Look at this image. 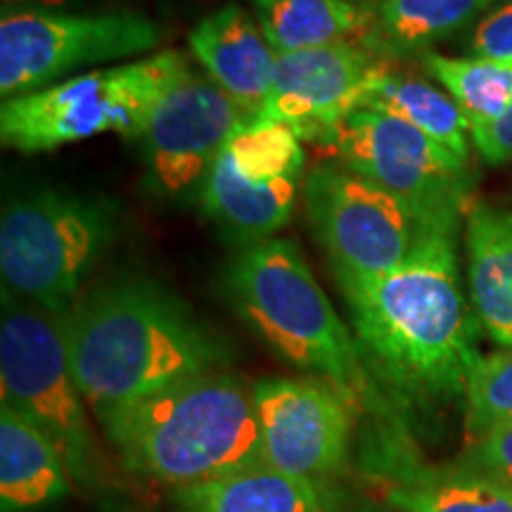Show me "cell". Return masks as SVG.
Wrapping results in <instances>:
<instances>
[{
  "label": "cell",
  "instance_id": "3",
  "mask_svg": "<svg viewBox=\"0 0 512 512\" xmlns=\"http://www.w3.org/2000/svg\"><path fill=\"white\" fill-rule=\"evenodd\" d=\"M100 425L128 472L174 489L264 460L254 387L221 370L119 408Z\"/></svg>",
  "mask_w": 512,
  "mask_h": 512
},
{
  "label": "cell",
  "instance_id": "31",
  "mask_svg": "<svg viewBox=\"0 0 512 512\" xmlns=\"http://www.w3.org/2000/svg\"><path fill=\"white\" fill-rule=\"evenodd\" d=\"M361 512H373V510H361Z\"/></svg>",
  "mask_w": 512,
  "mask_h": 512
},
{
  "label": "cell",
  "instance_id": "29",
  "mask_svg": "<svg viewBox=\"0 0 512 512\" xmlns=\"http://www.w3.org/2000/svg\"><path fill=\"white\" fill-rule=\"evenodd\" d=\"M57 3H69V0H3V5H43V8H53Z\"/></svg>",
  "mask_w": 512,
  "mask_h": 512
},
{
  "label": "cell",
  "instance_id": "10",
  "mask_svg": "<svg viewBox=\"0 0 512 512\" xmlns=\"http://www.w3.org/2000/svg\"><path fill=\"white\" fill-rule=\"evenodd\" d=\"M342 166L406 202L434 226H456L472 190L467 164L430 136L380 110H354L328 138Z\"/></svg>",
  "mask_w": 512,
  "mask_h": 512
},
{
  "label": "cell",
  "instance_id": "20",
  "mask_svg": "<svg viewBox=\"0 0 512 512\" xmlns=\"http://www.w3.org/2000/svg\"><path fill=\"white\" fill-rule=\"evenodd\" d=\"M256 22L275 55L361 38L373 8L351 0H252Z\"/></svg>",
  "mask_w": 512,
  "mask_h": 512
},
{
  "label": "cell",
  "instance_id": "7",
  "mask_svg": "<svg viewBox=\"0 0 512 512\" xmlns=\"http://www.w3.org/2000/svg\"><path fill=\"white\" fill-rule=\"evenodd\" d=\"M3 403L34 422L62 453L72 482L100 494L107 486L86 399L69 366L62 318L3 290L0 318Z\"/></svg>",
  "mask_w": 512,
  "mask_h": 512
},
{
  "label": "cell",
  "instance_id": "17",
  "mask_svg": "<svg viewBox=\"0 0 512 512\" xmlns=\"http://www.w3.org/2000/svg\"><path fill=\"white\" fill-rule=\"evenodd\" d=\"M467 285L486 335L512 349V207H475L467 214Z\"/></svg>",
  "mask_w": 512,
  "mask_h": 512
},
{
  "label": "cell",
  "instance_id": "18",
  "mask_svg": "<svg viewBox=\"0 0 512 512\" xmlns=\"http://www.w3.org/2000/svg\"><path fill=\"white\" fill-rule=\"evenodd\" d=\"M72 475L62 453L34 422L0 406V510L31 512L69 496Z\"/></svg>",
  "mask_w": 512,
  "mask_h": 512
},
{
  "label": "cell",
  "instance_id": "13",
  "mask_svg": "<svg viewBox=\"0 0 512 512\" xmlns=\"http://www.w3.org/2000/svg\"><path fill=\"white\" fill-rule=\"evenodd\" d=\"M387 69L361 41L275 55L271 91L259 117L283 121L309 143L325 145L363 98L373 81Z\"/></svg>",
  "mask_w": 512,
  "mask_h": 512
},
{
  "label": "cell",
  "instance_id": "8",
  "mask_svg": "<svg viewBox=\"0 0 512 512\" xmlns=\"http://www.w3.org/2000/svg\"><path fill=\"white\" fill-rule=\"evenodd\" d=\"M162 24L131 10L62 12L43 5H3L0 95H27L95 64L155 50ZM76 76V74H74Z\"/></svg>",
  "mask_w": 512,
  "mask_h": 512
},
{
  "label": "cell",
  "instance_id": "11",
  "mask_svg": "<svg viewBox=\"0 0 512 512\" xmlns=\"http://www.w3.org/2000/svg\"><path fill=\"white\" fill-rule=\"evenodd\" d=\"M249 117L209 76L188 67L166 86L140 136L147 183L166 197L202 188L221 150Z\"/></svg>",
  "mask_w": 512,
  "mask_h": 512
},
{
  "label": "cell",
  "instance_id": "12",
  "mask_svg": "<svg viewBox=\"0 0 512 512\" xmlns=\"http://www.w3.org/2000/svg\"><path fill=\"white\" fill-rule=\"evenodd\" d=\"M264 463L325 484L349 460L354 403L320 377L254 384Z\"/></svg>",
  "mask_w": 512,
  "mask_h": 512
},
{
  "label": "cell",
  "instance_id": "1",
  "mask_svg": "<svg viewBox=\"0 0 512 512\" xmlns=\"http://www.w3.org/2000/svg\"><path fill=\"white\" fill-rule=\"evenodd\" d=\"M337 283L368 373L403 401L465 396L482 323L460 283L456 226L432 228L394 271Z\"/></svg>",
  "mask_w": 512,
  "mask_h": 512
},
{
  "label": "cell",
  "instance_id": "19",
  "mask_svg": "<svg viewBox=\"0 0 512 512\" xmlns=\"http://www.w3.org/2000/svg\"><path fill=\"white\" fill-rule=\"evenodd\" d=\"M496 0H380L358 41L382 60L430 53L434 43L456 34Z\"/></svg>",
  "mask_w": 512,
  "mask_h": 512
},
{
  "label": "cell",
  "instance_id": "28",
  "mask_svg": "<svg viewBox=\"0 0 512 512\" xmlns=\"http://www.w3.org/2000/svg\"><path fill=\"white\" fill-rule=\"evenodd\" d=\"M470 140L484 162L501 166L512 162V105L501 117L470 128Z\"/></svg>",
  "mask_w": 512,
  "mask_h": 512
},
{
  "label": "cell",
  "instance_id": "2",
  "mask_svg": "<svg viewBox=\"0 0 512 512\" xmlns=\"http://www.w3.org/2000/svg\"><path fill=\"white\" fill-rule=\"evenodd\" d=\"M62 335L76 387L98 422L228 363L221 339L147 278L95 287L62 316Z\"/></svg>",
  "mask_w": 512,
  "mask_h": 512
},
{
  "label": "cell",
  "instance_id": "21",
  "mask_svg": "<svg viewBox=\"0 0 512 512\" xmlns=\"http://www.w3.org/2000/svg\"><path fill=\"white\" fill-rule=\"evenodd\" d=\"M363 107L396 114L456 155L460 162H470V121L458 102L432 83L384 69L368 88Z\"/></svg>",
  "mask_w": 512,
  "mask_h": 512
},
{
  "label": "cell",
  "instance_id": "27",
  "mask_svg": "<svg viewBox=\"0 0 512 512\" xmlns=\"http://www.w3.org/2000/svg\"><path fill=\"white\" fill-rule=\"evenodd\" d=\"M472 57L512 60V0H505L479 19L470 38Z\"/></svg>",
  "mask_w": 512,
  "mask_h": 512
},
{
  "label": "cell",
  "instance_id": "5",
  "mask_svg": "<svg viewBox=\"0 0 512 512\" xmlns=\"http://www.w3.org/2000/svg\"><path fill=\"white\" fill-rule=\"evenodd\" d=\"M188 67L183 53L164 50L3 100L0 140L8 150L38 155L102 133L140 138L155 102Z\"/></svg>",
  "mask_w": 512,
  "mask_h": 512
},
{
  "label": "cell",
  "instance_id": "30",
  "mask_svg": "<svg viewBox=\"0 0 512 512\" xmlns=\"http://www.w3.org/2000/svg\"><path fill=\"white\" fill-rule=\"evenodd\" d=\"M351 3H363V0H351Z\"/></svg>",
  "mask_w": 512,
  "mask_h": 512
},
{
  "label": "cell",
  "instance_id": "16",
  "mask_svg": "<svg viewBox=\"0 0 512 512\" xmlns=\"http://www.w3.org/2000/svg\"><path fill=\"white\" fill-rule=\"evenodd\" d=\"M302 190V178L278 183L245 181L221 150L204 178L200 202L207 219L214 221L230 240L249 247L271 240L287 226Z\"/></svg>",
  "mask_w": 512,
  "mask_h": 512
},
{
  "label": "cell",
  "instance_id": "15",
  "mask_svg": "<svg viewBox=\"0 0 512 512\" xmlns=\"http://www.w3.org/2000/svg\"><path fill=\"white\" fill-rule=\"evenodd\" d=\"M178 512H330L325 484L252 463L174 491Z\"/></svg>",
  "mask_w": 512,
  "mask_h": 512
},
{
  "label": "cell",
  "instance_id": "26",
  "mask_svg": "<svg viewBox=\"0 0 512 512\" xmlns=\"http://www.w3.org/2000/svg\"><path fill=\"white\" fill-rule=\"evenodd\" d=\"M463 463L512 486V422L498 425L472 441Z\"/></svg>",
  "mask_w": 512,
  "mask_h": 512
},
{
  "label": "cell",
  "instance_id": "6",
  "mask_svg": "<svg viewBox=\"0 0 512 512\" xmlns=\"http://www.w3.org/2000/svg\"><path fill=\"white\" fill-rule=\"evenodd\" d=\"M114 233L110 202L60 188L27 192L0 219L3 290L53 316H67Z\"/></svg>",
  "mask_w": 512,
  "mask_h": 512
},
{
  "label": "cell",
  "instance_id": "24",
  "mask_svg": "<svg viewBox=\"0 0 512 512\" xmlns=\"http://www.w3.org/2000/svg\"><path fill=\"white\" fill-rule=\"evenodd\" d=\"M228 159L245 181L278 183L304 174L302 138L283 121L249 117L223 147Z\"/></svg>",
  "mask_w": 512,
  "mask_h": 512
},
{
  "label": "cell",
  "instance_id": "22",
  "mask_svg": "<svg viewBox=\"0 0 512 512\" xmlns=\"http://www.w3.org/2000/svg\"><path fill=\"white\" fill-rule=\"evenodd\" d=\"M389 503L401 512H512V486L458 463L406 477L389 489Z\"/></svg>",
  "mask_w": 512,
  "mask_h": 512
},
{
  "label": "cell",
  "instance_id": "14",
  "mask_svg": "<svg viewBox=\"0 0 512 512\" xmlns=\"http://www.w3.org/2000/svg\"><path fill=\"white\" fill-rule=\"evenodd\" d=\"M188 43L209 79L256 117L271 91L275 69V53L259 22L242 5L228 3L200 19Z\"/></svg>",
  "mask_w": 512,
  "mask_h": 512
},
{
  "label": "cell",
  "instance_id": "25",
  "mask_svg": "<svg viewBox=\"0 0 512 512\" xmlns=\"http://www.w3.org/2000/svg\"><path fill=\"white\" fill-rule=\"evenodd\" d=\"M467 439L512 422V349L479 356L465 387Z\"/></svg>",
  "mask_w": 512,
  "mask_h": 512
},
{
  "label": "cell",
  "instance_id": "9",
  "mask_svg": "<svg viewBox=\"0 0 512 512\" xmlns=\"http://www.w3.org/2000/svg\"><path fill=\"white\" fill-rule=\"evenodd\" d=\"M306 221L337 280L377 278L411 256L434 223L347 166H313L304 181Z\"/></svg>",
  "mask_w": 512,
  "mask_h": 512
},
{
  "label": "cell",
  "instance_id": "4",
  "mask_svg": "<svg viewBox=\"0 0 512 512\" xmlns=\"http://www.w3.org/2000/svg\"><path fill=\"white\" fill-rule=\"evenodd\" d=\"M238 318L275 356L335 384L358 406L373 392L356 337L332 309L306 256L290 240L242 247L223 275Z\"/></svg>",
  "mask_w": 512,
  "mask_h": 512
},
{
  "label": "cell",
  "instance_id": "23",
  "mask_svg": "<svg viewBox=\"0 0 512 512\" xmlns=\"http://www.w3.org/2000/svg\"><path fill=\"white\" fill-rule=\"evenodd\" d=\"M422 64L458 102L470 128L489 124L512 105V60L425 53Z\"/></svg>",
  "mask_w": 512,
  "mask_h": 512
}]
</instances>
